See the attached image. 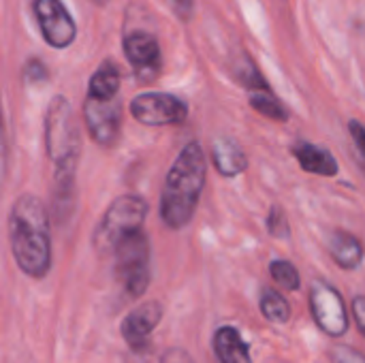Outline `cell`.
I'll list each match as a JSON object with an SVG mask.
<instances>
[{"instance_id": "obj_6", "label": "cell", "mask_w": 365, "mask_h": 363, "mask_svg": "<svg viewBox=\"0 0 365 363\" xmlns=\"http://www.w3.org/2000/svg\"><path fill=\"white\" fill-rule=\"evenodd\" d=\"M130 113L145 126H178L188 118V105L167 92H145L130 101Z\"/></svg>"}, {"instance_id": "obj_5", "label": "cell", "mask_w": 365, "mask_h": 363, "mask_svg": "<svg viewBox=\"0 0 365 363\" xmlns=\"http://www.w3.org/2000/svg\"><path fill=\"white\" fill-rule=\"evenodd\" d=\"M150 240L143 233V229L130 233L126 240L118 244L113 250V274L124 293L133 300L141 297L152 280V270H150Z\"/></svg>"}, {"instance_id": "obj_10", "label": "cell", "mask_w": 365, "mask_h": 363, "mask_svg": "<svg viewBox=\"0 0 365 363\" xmlns=\"http://www.w3.org/2000/svg\"><path fill=\"white\" fill-rule=\"evenodd\" d=\"M124 56L135 71V77L143 83H150L160 73V45L158 39L148 30H135L124 36Z\"/></svg>"}, {"instance_id": "obj_26", "label": "cell", "mask_w": 365, "mask_h": 363, "mask_svg": "<svg viewBox=\"0 0 365 363\" xmlns=\"http://www.w3.org/2000/svg\"><path fill=\"white\" fill-rule=\"evenodd\" d=\"M171 4H173L175 13H178L180 17H184V19H188V17H190V11H192V0H171Z\"/></svg>"}, {"instance_id": "obj_19", "label": "cell", "mask_w": 365, "mask_h": 363, "mask_svg": "<svg viewBox=\"0 0 365 363\" xmlns=\"http://www.w3.org/2000/svg\"><path fill=\"white\" fill-rule=\"evenodd\" d=\"M269 274L287 291H297L302 287V276H299L297 267L291 261H284V259L272 261L269 263Z\"/></svg>"}, {"instance_id": "obj_20", "label": "cell", "mask_w": 365, "mask_h": 363, "mask_svg": "<svg viewBox=\"0 0 365 363\" xmlns=\"http://www.w3.org/2000/svg\"><path fill=\"white\" fill-rule=\"evenodd\" d=\"M267 229H269V235L278 237V240H289L291 237V227L287 223V216L284 212L274 205L272 212H269V218H267Z\"/></svg>"}, {"instance_id": "obj_22", "label": "cell", "mask_w": 365, "mask_h": 363, "mask_svg": "<svg viewBox=\"0 0 365 363\" xmlns=\"http://www.w3.org/2000/svg\"><path fill=\"white\" fill-rule=\"evenodd\" d=\"M349 131H351V137H353V143H355V150H357V160H359L361 169L365 171V126L359 120H353L349 124Z\"/></svg>"}, {"instance_id": "obj_13", "label": "cell", "mask_w": 365, "mask_h": 363, "mask_svg": "<svg viewBox=\"0 0 365 363\" xmlns=\"http://www.w3.org/2000/svg\"><path fill=\"white\" fill-rule=\"evenodd\" d=\"M295 152V158L299 163V167L308 173H314V175H321V178H336L338 171H340V165L338 160L334 158V154L321 145H314V143H299L293 148Z\"/></svg>"}, {"instance_id": "obj_23", "label": "cell", "mask_w": 365, "mask_h": 363, "mask_svg": "<svg viewBox=\"0 0 365 363\" xmlns=\"http://www.w3.org/2000/svg\"><path fill=\"white\" fill-rule=\"evenodd\" d=\"M24 75H26V81L28 83H38V81H45L47 79V71H45V66H43L41 60H30L28 66H26V71H24Z\"/></svg>"}, {"instance_id": "obj_7", "label": "cell", "mask_w": 365, "mask_h": 363, "mask_svg": "<svg viewBox=\"0 0 365 363\" xmlns=\"http://www.w3.org/2000/svg\"><path fill=\"white\" fill-rule=\"evenodd\" d=\"M310 310L321 327L331 338H340L349 332V312L342 295L329 282L317 280L310 287Z\"/></svg>"}, {"instance_id": "obj_3", "label": "cell", "mask_w": 365, "mask_h": 363, "mask_svg": "<svg viewBox=\"0 0 365 363\" xmlns=\"http://www.w3.org/2000/svg\"><path fill=\"white\" fill-rule=\"evenodd\" d=\"M45 150L53 163V173H77L81 156V133L71 101L62 94L53 96L47 105Z\"/></svg>"}, {"instance_id": "obj_18", "label": "cell", "mask_w": 365, "mask_h": 363, "mask_svg": "<svg viewBox=\"0 0 365 363\" xmlns=\"http://www.w3.org/2000/svg\"><path fill=\"white\" fill-rule=\"evenodd\" d=\"M250 105L255 111H259L261 116L269 118V120H276V122H287L289 120V111L287 107L267 90H252L250 94Z\"/></svg>"}, {"instance_id": "obj_15", "label": "cell", "mask_w": 365, "mask_h": 363, "mask_svg": "<svg viewBox=\"0 0 365 363\" xmlns=\"http://www.w3.org/2000/svg\"><path fill=\"white\" fill-rule=\"evenodd\" d=\"M212 160L218 173L225 178H235L248 169L246 152L233 139H218L212 148Z\"/></svg>"}, {"instance_id": "obj_16", "label": "cell", "mask_w": 365, "mask_h": 363, "mask_svg": "<svg viewBox=\"0 0 365 363\" xmlns=\"http://www.w3.org/2000/svg\"><path fill=\"white\" fill-rule=\"evenodd\" d=\"M120 92V68L113 60H103L90 77L88 96L92 98H118Z\"/></svg>"}, {"instance_id": "obj_25", "label": "cell", "mask_w": 365, "mask_h": 363, "mask_svg": "<svg viewBox=\"0 0 365 363\" xmlns=\"http://www.w3.org/2000/svg\"><path fill=\"white\" fill-rule=\"evenodd\" d=\"M353 317L357 321V327L365 336V297H355L353 300Z\"/></svg>"}, {"instance_id": "obj_17", "label": "cell", "mask_w": 365, "mask_h": 363, "mask_svg": "<svg viewBox=\"0 0 365 363\" xmlns=\"http://www.w3.org/2000/svg\"><path fill=\"white\" fill-rule=\"evenodd\" d=\"M259 306H261V315L269 323L284 325L291 319V306H289V302L278 291H274V289H263Z\"/></svg>"}, {"instance_id": "obj_8", "label": "cell", "mask_w": 365, "mask_h": 363, "mask_svg": "<svg viewBox=\"0 0 365 363\" xmlns=\"http://www.w3.org/2000/svg\"><path fill=\"white\" fill-rule=\"evenodd\" d=\"M32 11L49 47L66 49L75 43L77 24L62 0H32Z\"/></svg>"}, {"instance_id": "obj_1", "label": "cell", "mask_w": 365, "mask_h": 363, "mask_svg": "<svg viewBox=\"0 0 365 363\" xmlns=\"http://www.w3.org/2000/svg\"><path fill=\"white\" fill-rule=\"evenodd\" d=\"M9 242L17 267L34 280L51 270V225L45 203L26 193L19 195L9 214Z\"/></svg>"}, {"instance_id": "obj_24", "label": "cell", "mask_w": 365, "mask_h": 363, "mask_svg": "<svg viewBox=\"0 0 365 363\" xmlns=\"http://www.w3.org/2000/svg\"><path fill=\"white\" fill-rule=\"evenodd\" d=\"M160 363H195V359L186 351H182V349H171V351H167L163 355Z\"/></svg>"}, {"instance_id": "obj_9", "label": "cell", "mask_w": 365, "mask_h": 363, "mask_svg": "<svg viewBox=\"0 0 365 363\" xmlns=\"http://www.w3.org/2000/svg\"><path fill=\"white\" fill-rule=\"evenodd\" d=\"M83 118L90 137L103 145L113 148L122 133V107L118 98H92L86 96Z\"/></svg>"}, {"instance_id": "obj_21", "label": "cell", "mask_w": 365, "mask_h": 363, "mask_svg": "<svg viewBox=\"0 0 365 363\" xmlns=\"http://www.w3.org/2000/svg\"><path fill=\"white\" fill-rule=\"evenodd\" d=\"M329 359L331 363H365V355L353 347L336 344L329 349Z\"/></svg>"}, {"instance_id": "obj_14", "label": "cell", "mask_w": 365, "mask_h": 363, "mask_svg": "<svg viewBox=\"0 0 365 363\" xmlns=\"http://www.w3.org/2000/svg\"><path fill=\"white\" fill-rule=\"evenodd\" d=\"M331 259L342 270H357L364 261V244L349 231H334L327 240Z\"/></svg>"}, {"instance_id": "obj_27", "label": "cell", "mask_w": 365, "mask_h": 363, "mask_svg": "<svg viewBox=\"0 0 365 363\" xmlns=\"http://www.w3.org/2000/svg\"><path fill=\"white\" fill-rule=\"evenodd\" d=\"M94 4H98V6H103V4H107V0H92Z\"/></svg>"}, {"instance_id": "obj_2", "label": "cell", "mask_w": 365, "mask_h": 363, "mask_svg": "<svg viewBox=\"0 0 365 363\" xmlns=\"http://www.w3.org/2000/svg\"><path fill=\"white\" fill-rule=\"evenodd\" d=\"M207 182L205 152L197 141L182 148L180 156L171 165L163 195H160V218L169 229H184L201 201Z\"/></svg>"}, {"instance_id": "obj_4", "label": "cell", "mask_w": 365, "mask_h": 363, "mask_svg": "<svg viewBox=\"0 0 365 363\" xmlns=\"http://www.w3.org/2000/svg\"><path fill=\"white\" fill-rule=\"evenodd\" d=\"M145 216H148V201L143 197H139V195L118 197L107 208V212L103 214V218L94 231V237H92L94 250L101 257L113 255V250L118 248V244L122 240H126L130 233L143 229Z\"/></svg>"}, {"instance_id": "obj_11", "label": "cell", "mask_w": 365, "mask_h": 363, "mask_svg": "<svg viewBox=\"0 0 365 363\" xmlns=\"http://www.w3.org/2000/svg\"><path fill=\"white\" fill-rule=\"evenodd\" d=\"M163 312L165 310L158 302H145V304H139L135 310H130L124 317L120 332H122L124 342L135 353H143L150 349V336L160 325Z\"/></svg>"}, {"instance_id": "obj_12", "label": "cell", "mask_w": 365, "mask_h": 363, "mask_svg": "<svg viewBox=\"0 0 365 363\" xmlns=\"http://www.w3.org/2000/svg\"><path fill=\"white\" fill-rule=\"evenodd\" d=\"M214 353L220 363H252L250 347L242 332L233 325H222L214 334Z\"/></svg>"}]
</instances>
